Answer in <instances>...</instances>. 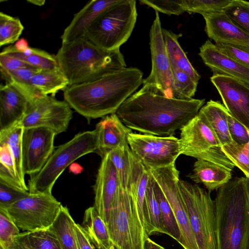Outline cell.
I'll return each instance as SVG.
<instances>
[{
    "instance_id": "obj_3",
    "label": "cell",
    "mask_w": 249,
    "mask_h": 249,
    "mask_svg": "<svg viewBox=\"0 0 249 249\" xmlns=\"http://www.w3.org/2000/svg\"><path fill=\"white\" fill-rule=\"evenodd\" d=\"M213 203L216 249H248L249 179H231L218 190Z\"/></svg>"
},
{
    "instance_id": "obj_34",
    "label": "cell",
    "mask_w": 249,
    "mask_h": 249,
    "mask_svg": "<svg viewBox=\"0 0 249 249\" xmlns=\"http://www.w3.org/2000/svg\"><path fill=\"white\" fill-rule=\"evenodd\" d=\"M109 155L116 169L121 188L127 190L132 167V152L129 146L117 147L111 151Z\"/></svg>"
},
{
    "instance_id": "obj_43",
    "label": "cell",
    "mask_w": 249,
    "mask_h": 249,
    "mask_svg": "<svg viewBox=\"0 0 249 249\" xmlns=\"http://www.w3.org/2000/svg\"><path fill=\"white\" fill-rule=\"evenodd\" d=\"M141 4L147 5L156 12L168 15H179L185 12L182 0H140Z\"/></svg>"
},
{
    "instance_id": "obj_54",
    "label": "cell",
    "mask_w": 249,
    "mask_h": 249,
    "mask_svg": "<svg viewBox=\"0 0 249 249\" xmlns=\"http://www.w3.org/2000/svg\"></svg>"
},
{
    "instance_id": "obj_5",
    "label": "cell",
    "mask_w": 249,
    "mask_h": 249,
    "mask_svg": "<svg viewBox=\"0 0 249 249\" xmlns=\"http://www.w3.org/2000/svg\"><path fill=\"white\" fill-rule=\"evenodd\" d=\"M95 129L80 132L53 150L37 173L30 176L28 189L31 194H52L53 187L64 170L75 160L90 153H98Z\"/></svg>"
},
{
    "instance_id": "obj_52",
    "label": "cell",
    "mask_w": 249,
    "mask_h": 249,
    "mask_svg": "<svg viewBox=\"0 0 249 249\" xmlns=\"http://www.w3.org/2000/svg\"><path fill=\"white\" fill-rule=\"evenodd\" d=\"M28 1L30 3H32L33 4H35V5H36L38 6H41L44 4V2L45 1V0H28Z\"/></svg>"
},
{
    "instance_id": "obj_53",
    "label": "cell",
    "mask_w": 249,
    "mask_h": 249,
    "mask_svg": "<svg viewBox=\"0 0 249 249\" xmlns=\"http://www.w3.org/2000/svg\"><path fill=\"white\" fill-rule=\"evenodd\" d=\"M108 249H115V248L114 246L113 245H112Z\"/></svg>"
},
{
    "instance_id": "obj_23",
    "label": "cell",
    "mask_w": 249,
    "mask_h": 249,
    "mask_svg": "<svg viewBox=\"0 0 249 249\" xmlns=\"http://www.w3.org/2000/svg\"><path fill=\"white\" fill-rule=\"evenodd\" d=\"M188 177L196 183L203 184L209 192L218 190L232 178L231 171L212 162L197 159Z\"/></svg>"
},
{
    "instance_id": "obj_31",
    "label": "cell",
    "mask_w": 249,
    "mask_h": 249,
    "mask_svg": "<svg viewBox=\"0 0 249 249\" xmlns=\"http://www.w3.org/2000/svg\"><path fill=\"white\" fill-rule=\"evenodd\" d=\"M23 128L18 125L0 131V142L5 143L9 146L14 160L18 178L21 184L26 185L22 167V136Z\"/></svg>"
},
{
    "instance_id": "obj_33",
    "label": "cell",
    "mask_w": 249,
    "mask_h": 249,
    "mask_svg": "<svg viewBox=\"0 0 249 249\" xmlns=\"http://www.w3.org/2000/svg\"><path fill=\"white\" fill-rule=\"evenodd\" d=\"M152 178L154 192L159 205L164 228L167 234L179 243L181 233L173 212L160 187L153 177Z\"/></svg>"
},
{
    "instance_id": "obj_7",
    "label": "cell",
    "mask_w": 249,
    "mask_h": 249,
    "mask_svg": "<svg viewBox=\"0 0 249 249\" xmlns=\"http://www.w3.org/2000/svg\"><path fill=\"white\" fill-rule=\"evenodd\" d=\"M107 226L115 249H143L148 236L141 221L137 204L127 190L120 187Z\"/></svg>"
},
{
    "instance_id": "obj_36",
    "label": "cell",
    "mask_w": 249,
    "mask_h": 249,
    "mask_svg": "<svg viewBox=\"0 0 249 249\" xmlns=\"http://www.w3.org/2000/svg\"><path fill=\"white\" fill-rule=\"evenodd\" d=\"M173 81V98L182 100L193 98L196 90V83L185 72L170 60Z\"/></svg>"
},
{
    "instance_id": "obj_41",
    "label": "cell",
    "mask_w": 249,
    "mask_h": 249,
    "mask_svg": "<svg viewBox=\"0 0 249 249\" xmlns=\"http://www.w3.org/2000/svg\"><path fill=\"white\" fill-rule=\"evenodd\" d=\"M19 229L5 209L0 208V249H14L16 236Z\"/></svg>"
},
{
    "instance_id": "obj_32",
    "label": "cell",
    "mask_w": 249,
    "mask_h": 249,
    "mask_svg": "<svg viewBox=\"0 0 249 249\" xmlns=\"http://www.w3.org/2000/svg\"><path fill=\"white\" fill-rule=\"evenodd\" d=\"M40 71L32 66H28L1 74V76L6 81V83L13 85L22 91L31 103L36 98L42 95L35 89L31 83L33 76Z\"/></svg>"
},
{
    "instance_id": "obj_20",
    "label": "cell",
    "mask_w": 249,
    "mask_h": 249,
    "mask_svg": "<svg viewBox=\"0 0 249 249\" xmlns=\"http://www.w3.org/2000/svg\"><path fill=\"white\" fill-rule=\"evenodd\" d=\"M205 31L215 44H249V35L234 23L224 11L202 15Z\"/></svg>"
},
{
    "instance_id": "obj_50",
    "label": "cell",
    "mask_w": 249,
    "mask_h": 249,
    "mask_svg": "<svg viewBox=\"0 0 249 249\" xmlns=\"http://www.w3.org/2000/svg\"><path fill=\"white\" fill-rule=\"evenodd\" d=\"M14 47L16 50L21 53L24 52L29 47L27 40L24 38H21L18 40Z\"/></svg>"
},
{
    "instance_id": "obj_22",
    "label": "cell",
    "mask_w": 249,
    "mask_h": 249,
    "mask_svg": "<svg viewBox=\"0 0 249 249\" xmlns=\"http://www.w3.org/2000/svg\"><path fill=\"white\" fill-rule=\"evenodd\" d=\"M120 0H91L74 15L61 36L62 44L84 38L86 32L104 11Z\"/></svg>"
},
{
    "instance_id": "obj_25",
    "label": "cell",
    "mask_w": 249,
    "mask_h": 249,
    "mask_svg": "<svg viewBox=\"0 0 249 249\" xmlns=\"http://www.w3.org/2000/svg\"><path fill=\"white\" fill-rule=\"evenodd\" d=\"M82 226L96 249H108L113 245L107 226L94 206L85 211Z\"/></svg>"
},
{
    "instance_id": "obj_18",
    "label": "cell",
    "mask_w": 249,
    "mask_h": 249,
    "mask_svg": "<svg viewBox=\"0 0 249 249\" xmlns=\"http://www.w3.org/2000/svg\"><path fill=\"white\" fill-rule=\"evenodd\" d=\"M199 55L213 75L234 78L249 87V68L223 53L209 39L200 47Z\"/></svg>"
},
{
    "instance_id": "obj_4",
    "label": "cell",
    "mask_w": 249,
    "mask_h": 249,
    "mask_svg": "<svg viewBox=\"0 0 249 249\" xmlns=\"http://www.w3.org/2000/svg\"><path fill=\"white\" fill-rule=\"evenodd\" d=\"M55 57L69 86L90 82L126 67L120 49L106 51L85 38L62 44Z\"/></svg>"
},
{
    "instance_id": "obj_6",
    "label": "cell",
    "mask_w": 249,
    "mask_h": 249,
    "mask_svg": "<svg viewBox=\"0 0 249 249\" xmlns=\"http://www.w3.org/2000/svg\"><path fill=\"white\" fill-rule=\"evenodd\" d=\"M137 16L136 0H120L95 19L84 38L106 51L120 49L130 36Z\"/></svg>"
},
{
    "instance_id": "obj_26",
    "label": "cell",
    "mask_w": 249,
    "mask_h": 249,
    "mask_svg": "<svg viewBox=\"0 0 249 249\" xmlns=\"http://www.w3.org/2000/svg\"><path fill=\"white\" fill-rule=\"evenodd\" d=\"M162 31L169 60L198 84L200 76L191 64L178 42L181 34H177L163 28Z\"/></svg>"
},
{
    "instance_id": "obj_1",
    "label": "cell",
    "mask_w": 249,
    "mask_h": 249,
    "mask_svg": "<svg viewBox=\"0 0 249 249\" xmlns=\"http://www.w3.org/2000/svg\"><path fill=\"white\" fill-rule=\"evenodd\" d=\"M205 101L204 99L168 97L142 85L122 104L116 114L131 130L144 134L170 136L197 115Z\"/></svg>"
},
{
    "instance_id": "obj_2",
    "label": "cell",
    "mask_w": 249,
    "mask_h": 249,
    "mask_svg": "<svg viewBox=\"0 0 249 249\" xmlns=\"http://www.w3.org/2000/svg\"><path fill=\"white\" fill-rule=\"evenodd\" d=\"M143 72L125 67L94 80L68 86L64 100L77 113L89 120L116 113L122 104L142 85Z\"/></svg>"
},
{
    "instance_id": "obj_42",
    "label": "cell",
    "mask_w": 249,
    "mask_h": 249,
    "mask_svg": "<svg viewBox=\"0 0 249 249\" xmlns=\"http://www.w3.org/2000/svg\"><path fill=\"white\" fill-rule=\"evenodd\" d=\"M33 249H63L55 234L50 229L27 232Z\"/></svg>"
},
{
    "instance_id": "obj_16",
    "label": "cell",
    "mask_w": 249,
    "mask_h": 249,
    "mask_svg": "<svg viewBox=\"0 0 249 249\" xmlns=\"http://www.w3.org/2000/svg\"><path fill=\"white\" fill-rule=\"evenodd\" d=\"M210 80L230 115L249 131V87L224 75H213Z\"/></svg>"
},
{
    "instance_id": "obj_55",
    "label": "cell",
    "mask_w": 249,
    "mask_h": 249,
    "mask_svg": "<svg viewBox=\"0 0 249 249\" xmlns=\"http://www.w3.org/2000/svg\"></svg>"
},
{
    "instance_id": "obj_9",
    "label": "cell",
    "mask_w": 249,
    "mask_h": 249,
    "mask_svg": "<svg viewBox=\"0 0 249 249\" xmlns=\"http://www.w3.org/2000/svg\"><path fill=\"white\" fill-rule=\"evenodd\" d=\"M180 130L181 154L212 162L231 171L234 168L215 134L198 114Z\"/></svg>"
},
{
    "instance_id": "obj_14",
    "label": "cell",
    "mask_w": 249,
    "mask_h": 249,
    "mask_svg": "<svg viewBox=\"0 0 249 249\" xmlns=\"http://www.w3.org/2000/svg\"><path fill=\"white\" fill-rule=\"evenodd\" d=\"M162 30L159 12L156 11L149 32L151 71L147 78L143 79L142 85L148 86L166 96L173 98L172 71Z\"/></svg>"
},
{
    "instance_id": "obj_45",
    "label": "cell",
    "mask_w": 249,
    "mask_h": 249,
    "mask_svg": "<svg viewBox=\"0 0 249 249\" xmlns=\"http://www.w3.org/2000/svg\"><path fill=\"white\" fill-rule=\"evenodd\" d=\"M215 44L223 53L249 68V44Z\"/></svg>"
},
{
    "instance_id": "obj_49",
    "label": "cell",
    "mask_w": 249,
    "mask_h": 249,
    "mask_svg": "<svg viewBox=\"0 0 249 249\" xmlns=\"http://www.w3.org/2000/svg\"><path fill=\"white\" fill-rule=\"evenodd\" d=\"M14 249H33L28 239L27 232L20 233L16 236Z\"/></svg>"
},
{
    "instance_id": "obj_17",
    "label": "cell",
    "mask_w": 249,
    "mask_h": 249,
    "mask_svg": "<svg viewBox=\"0 0 249 249\" xmlns=\"http://www.w3.org/2000/svg\"><path fill=\"white\" fill-rule=\"evenodd\" d=\"M120 188L118 174L108 153L102 158L94 186L93 206L106 225L110 210L118 196Z\"/></svg>"
},
{
    "instance_id": "obj_10",
    "label": "cell",
    "mask_w": 249,
    "mask_h": 249,
    "mask_svg": "<svg viewBox=\"0 0 249 249\" xmlns=\"http://www.w3.org/2000/svg\"><path fill=\"white\" fill-rule=\"evenodd\" d=\"M61 205L52 194L30 193L5 210L19 230L33 232L48 229Z\"/></svg>"
},
{
    "instance_id": "obj_35",
    "label": "cell",
    "mask_w": 249,
    "mask_h": 249,
    "mask_svg": "<svg viewBox=\"0 0 249 249\" xmlns=\"http://www.w3.org/2000/svg\"><path fill=\"white\" fill-rule=\"evenodd\" d=\"M0 180L23 191H29L17 175L14 160L9 146L0 142Z\"/></svg>"
},
{
    "instance_id": "obj_8",
    "label": "cell",
    "mask_w": 249,
    "mask_h": 249,
    "mask_svg": "<svg viewBox=\"0 0 249 249\" xmlns=\"http://www.w3.org/2000/svg\"><path fill=\"white\" fill-rule=\"evenodd\" d=\"M178 185L198 249H216L214 206L210 192L182 179Z\"/></svg>"
},
{
    "instance_id": "obj_39",
    "label": "cell",
    "mask_w": 249,
    "mask_h": 249,
    "mask_svg": "<svg viewBox=\"0 0 249 249\" xmlns=\"http://www.w3.org/2000/svg\"><path fill=\"white\" fill-rule=\"evenodd\" d=\"M224 11L234 23L249 35V2L231 0Z\"/></svg>"
},
{
    "instance_id": "obj_15",
    "label": "cell",
    "mask_w": 249,
    "mask_h": 249,
    "mask_svg": "<svg viewBox=\"0 0 249 249\" xmlns=\"http://www.w3.org/2000/svg\"><path fill=\"white\" fill-rule=\"evenodd\" d=\"M55 133L44 127L23 129L22 136V167L30 176L39 172L54 150Z\"/></svg>"
},
{
    "instance_id": "obj_21",
    "label": "cell",
    "mask_w": 249,
    "mask_h": 249,
    "mask_svg": "<svg viewBox=\"0 0 249 249\" xmlns=\"http://www.w3.org/2000/svg\"><path fill=\"white\" fill-rule=\"evenodd\" d=\"M95 129L97 135L98 154L102 158L117 147L129 146L128 136L132 130L123 123L116 113L102 118Z\"/></svg>"
},
{
    "instance_id": "obj_48",
    "label": "cell",
    "mask_w": 249,
    "mask_h": 249,
    "mask_svg": "<svg viewBox=\"0 0 249 249\" xmlns=\"http://www.w3.org/2000/svg\"><path fill=\"white\" fill-rule=\"evenodd\" d=\"M75 231L79 249H95L82 226L76 223Z\"/></svg>"
},
{
    "instance_id": "obj_30",
    "label": "cell",
    "mask_w": 249,
    "mask_h": 249,
    "mask_svg": "<svg viewBox=\"0 0 249 249\" xmlns=\"http://www.w3.org/2000/svg\"><path fill=\"white\" fill-rule=\"evenodd\" d=\"M150 175L144 207V229L148 236L156 232L167 234L162 223L159 205L154 192L153 178L150 173Z\"/></svg>"
},
{
    "instance_id": "obj_24",
    "label": "cell",
    "mask_w": 249,
    "mask_h": 249,
    "mask_svg": "<svg viewBox=\"0 0 249 249\" xmlns=\"http://www.w3.org/2000/svg\"><path fill=\"white\" fill-rule=\"evenodd\" d=\"M198 114L208 124L222 146L234 142L228 127L230 113L220 102L210 100L200 108Z\"/></svg>"
},
{
    "instance_id": "obj_37",
    "label": "cell",
    "mask_w": 249,
    "mask_h": 249,
    "mask_svg": "<svg viewBox=\"0 0 249 249\" xmlns=\"http://www.w3.org/2000/svg\"><path fill=\"white\" fill-rule=\"evenodd\" d=\"M24 26L18 18L0 13V46L12 44L19 39Z\"/></svg>"
},
{
    "instance_id": "obj_27",
    "label": "cell",
    "mask_w": 249,
    "mask_h": 249,
    "mask_svg": "<svg viewBox=\"0 0 249 249\" xmlns=\"http://www.w3.org/2000/svg\"><path fill=\"white\" fill-rule=\"evenodd\" d=\"M17 58L30 66L40 70H50L59 68L55 55L43 50L29 47L21 53L16 50L14 45H10L1 52Z\"/></svg>"
},
{
    "instance_id": "obj_44",
    "label": "cell",
    "mask_w": 249,
    "mask_h": 249,
    "mask_svg": "<svg viewBox=\"0 0 249 249\" xmlns=\"http://www.w3.org/2000/svg\"><path fill=\"white\" fill-rule=\"evenodd\" d=\"M29 194V191L21 190L0 180V208L6 209Z\"/></svg>"
},
{
    "instance_id": "obj_40",
    "label": "cell",
    "mask_w": 249,
    "mask_h": 249,
    "mask_svg": "<svg viewBox=\"0 0 249 249\" xmlns=\"http://www.w3.org/2000/svg\"><path fill=\"white\" fill-rule=\"evenodd\" d=\"M231 0H182L185 12L201 14L224 11Z\"/></svg>"
},
{
    "instance_id": "obj_47",
    "label": "cell",
    "mask_w": 249,
    "mask_h": 249,
    "mask_svg": "<svg viewBox=\"0 0 249 249\" xmlns=\"http://www.w3.org/2000/svg\"><path fill=\"white\" fill-rule=\"evenodd\" d=\"M30 66L23 61L6 54L0 53V71L1 74L13 71L21 68Z\"/></svg>"
},
{
    "instance_id": "obj_12",
    "label": "cell",
    "mask_w": 249,
    "mask_h": 249,
    "mask_svg": "<svg viewBox=\"0 0 249 249\" xmlns=\"http://www.w3.org/2000/svg\"><path fill=\"white\" fill-rule=\"evenodd\" d=\"M148 170L160 187L173 212L181 233L179 244L184 249H198L180 193L178 185L179 171L175 164Z\"/></svg>"
},
{
    "instance_id": "obj_51",
    "label": "cell",
    "mask_w": 249,
    "mask_h": 249,
    "mask_svg": "<svg viewBox=\"0 0 249 249\" xmlns=\"http://www.w3.org/2000/svg\"><path fill=\"white\" fill-rule=\"evenodd\" d=\"M143 249H164V248L152 241L148 236L144 240Z\"/></svg>"
},
{
    "instance_id": "obj_13",
    "label": "cell",
    "mask_w": 249,
    "mask_h": 249,
    "mask_svg": "<svg viewBox=\"0 0 249 249\" xmlns=\"http://www.w3.org/2000/svg\"><path fill=\"white\" fill-rule=\"evenodd\" d=\"M71 108L65 100L41 95L30 103L25 116L16 125L23 129L46 127L57 135L67 129L72 117Z\"/></svg>"
},
{
    "instance_id": "obj_28",
    "label": "cell",
    "mask_w": 249,
    "mask_h": 249,
    "mask_svg": "<svg viewBox=\"0 0 249 249\" xmlns=\"http://www.w3.org/2000/svg\"><path fill=\"white\" fill-rule=\"evenodd\" d=\"M75 224L68 208L62 205L57 217L49 229L57 236L63 249H79Z\"/></svg>"
},
{
    "instance_id": "obj_38",
    "label": "cell",
    "mask_w": 249,
    "mask_h": 249,
    "mask_svg": "<svg viewBox=\"0 0 249 249\" xmlns=\"http://www.w3.org/2000/svg\"><path fill=\"white\" fill-rule=\"evenodd\" d=\"M226 156L249 179V142L238 144L234 142L221 146Z\"/></svg>"
},
{
    "instance_id": "obj_46",
    "label": "cell",
    "mask_w": 249,
    "mask_h": 249,
    "mask_svg": "<svg viewBox=\"0 0 249 249\" xmlns=\"http://www.w3.org/2000/svg\"><path fill=\"white\" fill-rule=\"evenodd\" d=\"M228 124L230 136L234 142L244 144L249 142V131L230 114L228 118Z\"/></svg>"
},
{
    "instance_id": "obj_19",
    "label": "cell",
    "mask_w": 249,
    "mask_h": 249,
    "mask_svg": "<svg viewBox=\"0 0 249 249\" xmlns=\"http://www.w3.org/2000/svg\"><path fill=\"white\" fill-rule=\"evenodd\" d=\"M31 101L18 89L6 83L0 86V131L17 125L25 116Z\"/></svg>"
},
{
    "instance_id": "obj_29",
    "label": "cell",
    "mask_w": 249,
    "mask_h": 249,
    "mask_svg": "<svg viewBox=\"0 0 249 249\" xmlns=\"http://www.w3.org/2000/svg\"><path fill=\"white\" fill-rule=\"evenodd\" d=\"M31 83L35 89L44 95L54 96L60 90L69 86L68 79L60 69L40 70L32 77Z\"/></svg>"
},
{
    "instance_id": "obj_11",
    "label": "cell",
    "mask_w": 249,
    "mask_h": 249,
    "mask_svg": "<svg viewBox=\"0 0 249 249\" xmlns=\"http://www.w3.org/2000/svg\"><path fill=\"white\" fill-rule=\"evenodd\" d=\"M128 143L136 158L148 169L170 166L181 155L179 139L174 136H158L133 133Z\"/></svg>"
}]
</instances>
